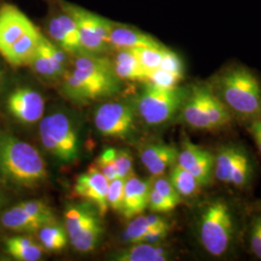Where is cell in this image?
<instances>
[{
  "instance_id": "cell-1",
  "label": "cell",
  "mask_w": 261,
  "mask_h": 261,
  "mask_svg": "<svg viewBox=\"0 0 261 261\" xmlns=\"http://www.w3.org/2000/svg\"><path fill=\"white\" fill-rule=\"evenodd\" d=\"M208 83L232 116L250 122L261 118V82L251 69L231 63Z\"/></svg>"
},
{
  "instance_id": "cell-2",
  "label": "cell",
  "mask_w": 261,
  "mask_h": 261,
  "mask_svg": "<svg viewBox=\"0 0 261 261\" xmlns=\"http://www.w3.org/2000/svg\"><path fill=\"white\" fill-rule=\"evenodd\" d=\"M201 247L213 257H223L233 247L237 224L233 208L224 198H216L201 207L196 224Z\"/></svg>"
},
{
  "instance_id": "cell-3",
  "label": "cell",
  "mask_w": 261,
  "mask_h": 261,
  "mask_svg": "<svg viewBox=\"0 0 261 261\" xmlns=\"http://www.w3.org/2000/svg\"><path fill=\"white\" fill-rule=\"evenodd\" d=\"M180 111L182 120L188 126L208 132L224 129L233 117L208 82L194 84L187 90Z\"/></svg>"
},
{
  "instance_id": "cell-4",
  "label": "cell",
  "mask_w": 261,
  "mask_h": 261,
  "mask_svg": "<svg viewBox=\"0 0 261 261\" xmlns=\"http://www.w3.org/2000/svg\"><path fill=\"white\" fill-rule=\"evenodd\" d=\"M0 169L22 186H34L47 176V165L37 150L10 136L0 138Z\"/></svg>"
},
{
  "instance_id": "cell-5",
  "label": "cell",
  "mask_w": 261,
  "mask_h": 261,
  "mask_svg": "<svg viewBox=\"0 0 261 261\" xmlns=\"http://www.w3.org/2000/svg\"><path fill=\"white\" fill-rule=\"evenodd\" d=\"M186 93L177 87L162 88L147 84L138 99L139 113L148 125L164 124L180 111Z\"/></svg>"
},
{
  "instance_id": "cell-6",
  "label": "cell",
  "mask_w": 261,
  "mask_h": 261,
  "mask_svg": "<svg viewBox=\"0 0 261 261\" xmlns=\"http://www.w3.org/2000/svg\"><path fill=\"white\" fill-rule=\"evenodd\" d=\"M39 130L43 145L56 158L63 162H73L77 158V134L65 114L55 113L45 117Z\"/></svg>"
},
{
  "instance_id": "cell-7",
  "label": "cell",
  "mask_w": 261,
  "mask_h": 261,
  "mask_svg": "<svg viewBox=\"0 0 261 261\" xmlns=\"http://www.w3.org/2000/svg\"><path fill=\"white\" fill-rule=\"evenodd\" d=\"M214 177L225 185L245 188L253 176L252 158L238 144L223 145L214 155Z\"/></svg>"
},
{
  "instance_id": "cell-8",
  "label": "cell",
  "mask_w": 261,
  "mask_h": 261,
  "mask_svg": "<svg viewBox=\"0 0 261 261\" xmlns=\"http://www.w3.org/2000/svg\"><path fill=\"white\" fill-rule=\"evenodd\" d=\"M66 230L70 241L79 252L93 251L103 234L97 214L89 207L70 206L65 213Z\"/></svg>"
},
{
  "instance_id": "cell-9",
  "label": "cell",
  "mask_w": 261,
  "mask_h": 261,
  "mask_svg": "<svg viewBox=\"0 0 261 261\" xmlns=\"http://www.w3.org/2000/svg\"><path fill=\"white\" fill-rule=\"evenodd\" d=\"M135 115L129 105L107 103L102 105L95 113L94 122L99 132L111 138L123 139L134 128Z\"/></svg>"
},
{
  "instance_id": "cell-10",
  "label": "cell",
  "mask_w": 261,
  "mask_h": 261,
  "mask_svg": "<svg viewBox=\"0 0 261 261\" xmlns=\"http://www.w3.org/2000/svg\"><path fill=\"white\" fill-rule=\"evenodd\" d=\"M214 154L209 150L193 143L186 139L178 154L177 164L191 172L198 182L205 186L214 177Z\"/></svg>"
},
{
  "instance_id": "cell-11",
  "label": "cell",
  "mask_w": 261,
  "mask_h": 261,
  "mask_svg": "<svg viewBox=\"0 0 261 261\" xmlns=\"http://www.w3.org/2000/svg\"><path fill=\"white\" fill-rule=\"evenodd\" d=\"M109 183L110 181L98 168L91 167L76 179L75 193L93 203L97 207L99 215L103 217L109 209Z\"/></svg>"
},
{
  "instance_id": "cell-12",
  "label": "cell",
  "mask_w": 261,
  "mask_h": 261,
  "mask_svg": "<svg viewBox=\"0 0 261 261\" xmlns=\"http://www.w3.org/2000/svg\"><path fill=\"white\" fill-rule=\"evenodd\" d=\"M33 22L19 8L6 4L0 9V54H4L29 29Z\"/></svg>"
},
{
  "instance_id": "cell-13",
  "label": "cell",
  "mask_w": 261,
  "mask_h": 261,
  "mask_svg": "<svg viewBox=\"0 0 261 261\" xmlns=\"http://www.w3.org/2000/svg\"><path fill=\"white\" fill-rule=\"evenodd\" d=\"M10 112L23 123L40 120L45 111V102L40 94L30 88H19L8 99Z\"/></svg>"
},
{
  "instance_id": "cell-14",
  "label": "cell",
  "mask_w": 261,
  "mask_h": 261,
  "mask_svg": "<svg viewBox=\"0 0 261 261\" xmlns=\"http://www.w3.org/2000/svg\"><path fill=\"white\" fill-rule=\"evenodd\" d=\"M64 10L75 21L84 50L93 54L107 50L110 46L103 42L96 31L93 13L71 4H65Z\"/></svg>"
},
{
  "instance_id": "cell-15",
  "label": "cell",
  "mask_w": 261,
  "mask_h": 261,
  "mask_svg": "<svg viewBox=\"0 0 261 261\" xmlns=\"http://www.w3.org/2000/svg\"><path fill=\"white\" fill-rule=\"evenodd\" d=\"M151 183L135 175L126 179L121 213L126 219L141 214L147 207Z\"/></svg>"
},
{
  "instance_id": "cell-16",
  "label": "cell",
  "mask_w": 261,
  "mask_h": 261,
  "mask_svg": "<svg viewBox=\"0 0 261 261\" xmlns=\"http://www.w3.org/2000/svg\"><path fill=\"white\" fill-rule=\"evenodd\" d=\"M179 150L168 144L155 143L140 153V161L154 176L162 175L169 167L177 163Z\"/></svg>"
},
{
  "instance_id": "cell-17",
  "label": "cell",
  "mask_w": 261,
  "mask_h": 261,
  "mask_svg": "<svg viewBox=\"0 0 261 261\" xmlns=\"http://www.w3.org/2000/svg\"><path fill=\"white\" fill-rule=\"evenodd\" d=\"M42 37L43 34L36 27H34L17 40L4 54H2V56L11 65H28Z\"/></svg>"
},
{
  "instance_id": "cell-18",
  "label": "cell",
  "mask_w": 261,
  "mask_h": 261,
  "mask_svg": "<svg viewBox=\"0 0 261 261\" xmlns=\"http://www.w3.org/2000/svg\"><path fill=\"white\" fill-rule=\"evenodd\" d=\"M110 43L111 46L118 49L164 47L158 40L149 34L128 27H113Z\"/></svg>"
},
{
  "instance_id": "cell-19",
  "label": "cell",
  "mask_w": 261,
  "mask_h": 261,
  "mask_svg": "<svg viewBox=\"0 0 261 261\" xmlns=\"http://www.w3.org/2000/svg\"><path fill=\"white\" fill-rule=\"evenodd\" d=\"M114 70L118 77L135 82H147L149 75L132 49H120L115 59Z\"/></svg>"
},
{
  "instance_id": "cell-20",
  "label": "cell",
  "mask_w": 261,
  "mask_h": 261,
  "mask_svg": "<svg viewBox=\"0 0 261 261\" xmlns=\"http://www.w3.org/2000/svg\"><path fill=\"white\" fill-rule=\"evenodd\" d=\"M119 261H166L169 259V252L162 246L150 243L135 244L129 250L114 256Z\"/></svg>"
},
{
  "instance_id": "cell-21",
  "label": "cell",
  "mask_w": 261,
  "mask_h": 261,
  "mask_svg": "<svg viewBox=\"0 0 261 261\" xmlns=\"http://www.w3.org/2000/svg\"><path fill=\"white\" fill-rule=\"evenodd\" d=\"M1 223L9 229L23 232H33L42 227V224L28 214L20 204L11 208L2 215Z\"/></svg>"
},
{
  "instance_id": "cell-22",
  "label": "cell",
  "mask_w": 261,
  "mask_h": 261,
  "mask_svg": "<svg viewBox=\"0 0 261 261\" xmlns=\"http://www.w3.org/2000/svg\"><path fill=\"white\" fill-rule=\"evenodd\" d=\"M7 252L17 260L37 261L41 258L44 248L29 237H12L6 242Z\"/></svg>"
},
{
  "instance_id": "cell-23",
  "label": "cell",
  "mask_w": 261,
  "mask_h": 261,
  "mask_svg": "<svg viewBox=\"0 0 261 261\" xmlns=\"http://www.w3.org/2000/svg\"><path fill=\"white\" fill-rule=\"evenodd\" d=\"M169 181L175 188L178 194L184 197H192L199 192L202 185L191 172L179 166L177 163L172 166Z\"/></svg>"
},
{
  "instance_id": "cell-24",
  "label": "cell",
  "mask_w": 261,
  "mask_h": 261,
  "mask_svg": "<svg viewBox=\"0 0 261 261\" xmlns=\"http://www.w3.org/2000/svg\"><path fill=\"white\" fill-rule=\"evenodd\" d=\"M39 238L44 248L53 252L63 250L68 242L67 233L64 228L56 224V223L42 226L40 228Z\"/></svg>"
},
{
  "instance_id": "cell-25",
  "label": "cell",
  "mask_w": 261,
  "mask_h": 261,
  "mask_svg": "<svg viewBox=\"0 0 261 261\" xmlns=\"http://www.w3.org/2000/svg\"><path fill=\"white\" fill-rule=\"evenodd\" d=\"M153 230H167V229H157L150 224L146 216H137L128 224L125 231V239L133 244L142 243L145 237Z\"/></svg>"
},
{
  "instance_id": "cell-26",
  "label": "cell",
  "mask_w": 261,
  "mask_h": 261,
  "mask_svg": "<svg viewBox=\"0 0 261 261\" xmlns=\"http://www.w3.org/2000/svg\"><path fill=\"white\" fill-rule=\"evenodd\" d=\"M28 65L31 66L38 74L47 77H57L59 76L56 72V68L53 65L49 56L43 45V37L41 39L36 51L32 56Z\"/></svg>"
},
{
  "instance_id": "cell-27",
  "label": "cell",
  "mask_w": 261,
  "mask_h": 261,
  "mask_svg": "<svg viewBox=\"0 0 261 261\" xmlns=\"http://www.w3.org/2000/svg\"><path fill=\"white\" fill-rule=\"evenodd\" d=\"M29 215H31L42 226L56 223V218L51 209L40 200H29L20 203Z\"/></svg>"
},
{
  "instance_id": "cell-28",
  "label": "cell",
  "mask_w": 261,
  "mask_h": 261,
  "mask_svg": "<svg viewBox=\"0 0 261 261\" xmlns=\"http://www.w3.org/2000/svg\"><path fill=\"white\" fill-rule=\"evenodd\" d=\"M165 48L166 47H140L134 48L132 50H134V53L138 56L142 67L148 72H151L160 67Z\"/></svg>"
},
{
  "instance_id": "cell-29",
  "label": "cell",
  "mask_w": 261,
  "mask_h": 261,
  "mask_svg": "<svg viewBox=\"0 0 261 261\" xmlns=\"http://www.w3.org/2000/svg\"><path fill=\"white\" fill-rule=\"evenodd\" d=\"M115 148L103 150L97 160V168L103 173L109 181L119 177L115 168Z\"/></svg>"
},
{
  "instance_id": "cell-30",
  "label": "cell",
  "mask_w": 261,
  "mask_h": 261,
  "mask_svg": "<svg viewBox=\"0 0 261 261\" xmlns=\"http://www.w3.org/2000/svg\"><path fill=\"white\" fill-rule=\"evenodd\" d=\"M181 80L182 76L174 75L158 68L149 72L146 83L162 88H175L177 87V84Z\"/></svg>"
},
{
  "instance_id": "cell-31",
  "label": "cell",
  "mask_w": 261,
  "mask_h": 261,
  "mask_svg": "<svg viewBox=\"0 0 261 261\" xmlns=\"http://www.w3.org/2000/svg\"><path fill=\"white\" fill-rule=\"evenodd\" d=\"M126 179L116 178L109 183L108 191V203L115 211L121 212L124 198V187Z\"/></svg>"
},
{
  "instance_id": "cell-32",
  "label": "cell",
  "mask_w": 261,
  "mask_h": 261,
  "mask_svg": "<svg viewBox=\"0 0 261 261\" xmlns=\"http://www.w3.org/2000/svg\"><path fill=\"white\" fill-rule=\"evenodd\" d=\"M57 19L59 20V22L61 23L62 28L64 29V31L67 34V36L70 39L71 44L75 49V53H81L84 51V48L82 47L81 44V40H80V33H79V29L75 24V21L74 19L68 15L67 13L59 15L57 17Z\"/></svg>"
},
{
  "instance_id": "cell-33",
  "label": "cell",
  "mask_w": 261,
  "mask_h": 261,
  "mask_svg": "<svg viewBox=\"0 0 261 261\" xmlns=\"http://www.w3.org/2000/svg\"><path fill=\"white\" fill-rule=\"evenodd\" d=\"M43 45L59 76L64 75L66 63V56L64 51L44 36H43Z\"/></svg>"
},
{
  "instance_id": "cell-34",
  "label": "cell",
  "mask_w": 261,
  "mask_h": 261,
  "mask_svg": "<svg viewBox=\"0 0 261 261\" xmlns=\"http://www.w3.org/2000/svg\"><path fill=\"white\" fill-rule=\"evenodd\" d=\"M249 246L252 254L261 260V214L252 218L249 229Z\"/></svg>"
},
{
  "instance_id": "cell-35",
  "label": "cell",
  "mask_w": 261,
  "mask_h": 261,
  "mask_svg": "<svg viewBox=\"0 0 261 261\" xmlns=\"http://www.w3.org/2000/svg\"><path fill=\"white\" fill-rule=\"evenodd\" d=\"M115 168L120 178L128 179L134 175L133 157L128 150L116 149Z\"/></svg>"
},
{
  "instance_id": "cell-36",
  "label": "cell",
  "mask_w": 261,
  "mask_h": 261,
  "mask_svg": "<svg viewBox=\"0 0 261 261\" xmlns=\"http://www.w3.org/2000/svg\"><path fill=\"white\" fill-rule=\"evenodd\" d=\"M48 31H49L50 36L54 38V40L60 46L61 48H63L64 50L68 51V53L75 54V49L71 44V41H70L69 37L67 36V34H66L64 29L62 28L61 23L59 22V20L57 19V17L49 21Z\"/></svg>"
},
{
  "instance_id": "cell-37",
  "label": "cell",
  "mask_w": 261,
  "mask_h": 261,
  "mask_svg": "<svg viewBox=\"0 0 261 261\" xmlns=\"http://www.w3.org/2000/svg\"><path fill=\"white\" fill-rule=\"evenodd\" d=\"M151 186L152 188H154L159 194H161L164 197H166L172 204L177 206L181 202L182 196L178 194L177 191L171 184L169 179L158 177Z\"/></svg>"
},
{
  "instance_id": "cell-38",
  "label": "cell",
  "mask_w": 261,
  "mask_h": 261,
  "mask_svg": "<svg viewBox=\"0 0 261 261\" xmlns=\"http://www.w3.org/2000/svg\"><path fill=\"white\" fill-rule=\"evenodd\" d=\"M159 68L183 77L184 68H183L182 60L175 53L171 51L167 47L164 50L163 58H162V61H161V64Z\"/></svg>"
},
{
  "instance_id": "cell-39",
  "label": "cell",
  "mask_w": 261,
  "mask_h": 261,
  "mask_svg": "<svg viewBox=\"0 0 261 261\" xmlns=\"http://www.w3.org/2000/svg\"><path fill=\"white\" fill-rule=\"evenodd\" d=\"M148 207L152 212H155V213H168L171 210H173L176 206L172 204L161 194H159L158 192L151 186Z\"/></svg>"
},
{
  "instance_id": "cell-40",
  "label": "cell",
  "mask_w": 261,
  "mask_h": 261,
  "mask_svg": "<svg viewBox=\"0 0 261 261\" xmlns=\"http://www.w3.org/2000/svg\"><path fill=\"white\" fill-rule=\"evenodd\" d=\"M251 133L261 154V118L251 122Z\"/></svg>"
},
{
  "instance_id": "cell-41",
  "label": "cell",
  "mask_w": 261,
  "mask_h": 261,
  "mask_svg": "<svg viewBox=\"0 0 261 261\" xmlns=\"http://www.w3.org/2000/svg\"><path fill=\"white\" fill-rule=\"evenodd\" d=\"M256 208H257V210H260L261 211V200L259 202L256 203Z\"/></svg>"
}]
</instances>
